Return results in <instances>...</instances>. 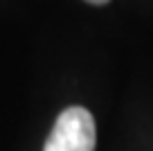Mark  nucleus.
<instances>
[{
    "instance_id": "nucleus-1",
    "label": "nucleus",
    "mask_w": 153,
    "mask_h": 151,
    "mask_svg": "<svg viewBox=\"0 0 153 151\" xmlns=\"http://www.w3.org/2000/svg\"><path fill=\"white\" fill-rule=\"evenodd\" d=\"M97 131L90 111L70 106L56 117L43 151H95Z\"/></svg>"
},
{
    "instance_id": "nucleus-2",
    "label": "nucleus",
    "mask_w": 153,
    "mask_h": 151,
    "mask_svg": "<svg viewBox=\"0 0 153 151\" xmlns=\"http://www.w3.org/2000/svg\"><path fill=\"white\" fill-rule=\"evenodd\" d=\"M86 2H90V5H106L108 0H86Z\"/></svg>"
}]
</instances>
